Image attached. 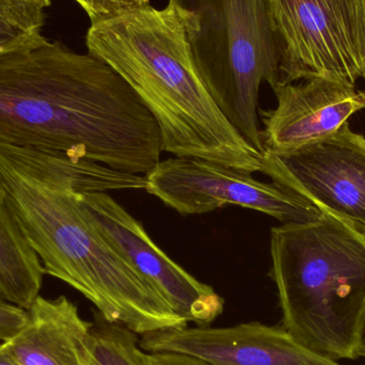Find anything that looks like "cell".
Returning <instances> with one entry per match:
<instances>
[{"label": "cell", "mask_w": 365, "mask_h": 365, "mask_svg": "<svg viewBox=\"0 0 365 365\" xmlns=\"http://www.w3.org/2000/svg\"><path fill=\"white\" fill-rule=\"evenodd\" d=\"M0 141L136 175L163 153L160 125L133 88L42 32L0 51Z\"/></svg>", "instance_id": "obj_1"}, {"label": "cell", "mask_w": 365, "mask_h": 365, "mask_svg": "<svg viewBox=\"0 0 365 365\" xmlns=\"http://www.w3.org/2000/svg\"><path fill=\"white\" fill-rule=\"evenodd\" d=\"M90 55L113 68L160 125L163 152L262 173L263 153L229 123L202 83L181 14L171 2L91 24Z\"/></svg>", "instance_id": "obj_2"}, {"label": "cell", "mask_w": 365, "mask_h": 365, "mask_svg": "<svg viewBox=\"0 0 365 365\" xmlns=\"http://www.w3.org/2000/svg\"><path fill=\"white\" fill-rule=\"evenodd\" d=\"M270 277L282 327L334 361L359 359L365 329V237L332 217L270 232Z\"/></svg>", "instance_id": "obj_3"}, {"label": "cell", "mask_w": 365, "mask_h": 365, "mask_svg": "<svg viewBox=\"0 0 365 365\" xmlns=\"http://www.w3.org/2000/svg\"><path fill=\"white\" fill-rule=\"evenodd\" d=\"M179 11L202 83L225 119L264 153L262 83H281L280 55L266 0H169Z\"/></svg>", "instance_id": "obj_4"}, {"label": "cell", "mask_w": 365, "mask_h": 365, "mask_svg": "<svg viewBox=\"0 0 365 365\" xmlns=\"http://www.w3.org/2000/svg\"><path fill=\"white\" fill-rule=\"evenodd\" d=\"M145 177L147 192L182 216L207 214L225 205L268 215L282 223L317 220L323 212L308 200L276 182L192 158L160 160Z\"/></svg>", "instance_id": "obj_5"}, {"label": "cell", "mask_w": 365, "mask_h": 365, "mask_svg": "<svg viewBox=\"0 0 365 365\" xmlns=\"http://www.w3.org/2000/svg\"><path fill=\"white\" fill-rule=\"evenodd\" d=\"M262 173L365 237V137L349 122L298 149L264 152Z\"/></svg>", "instance_id": "obj_6"}, {"label": "cell", "mask_w": 365, "mask_h": 365, "mask_svg": "<svg viewBox=\"0 0 365 365\" xmlns=\"http://www.w3.org/2000/svg\"><path fill=\"white\" fill-rule=\"evenodd\" d=\"M81 202L96 227L180 317L205 327L222 314L223 298L169 257L111 195L85 192Z\"/></svg>", "instance_id": "obj_7"}, {"label": "cell", "mask_w": 365, "mask_h": 365, "mask_svg": "<svg viewBox=\"0 0 365 365\" xmlns=\"http://www.w3.org/2000/svg\"><path fill=\"white\" fill-rule=\"evenodd\" d=\"M280 55L281 83L312 78L356 86L349 45L324 0H266Z\"/></svg>", "instance_id": "obj_8"}, {"label": "cell", "mask_w": 365, "mask_h": 365, "mask_svg": "<svg viewBox=\"0 0 365 365\" xmlns=\"http://www.w3.org/2000/svg\"><path fill=\"white\" fill-rule=\"evenodd\" d=\"M139 344L145 353L188 356L207 365H341L300 344L282 326L257 322L162 330L141 336Z\"/></svg>", "instance_id": "obj_9"}, {"label": "cell", "mask_w": 365, "mask_h": 365, "mask_svg": "<svg viewBox=\"0 0 365 365\" xmlns=\"http://www.w3.org/2000/svg\"><path fill=\"white\" fill-rule=\"evenodd\" d=\"M272 91L276 108L259 110L264 152L281 153L315 143L365 109V91L329 79L279 83Z\"/></svg>", "instance_id": "obj_10"}, {"label": "cell", "mask_w": 365, "mask_h": 365, "mask_svg": "<svg viewBox=\"0 0 365 365\" xmlns=\"http://www.w3.org/2000/svg\"><path fill=\"white\" fill-rule=\"evenodd\" d=\"M21 331L2 342L4 351L21 365H88L92 326L66 296H38L27 310Z\"/></svg>", "instance_id": "obj_11"}, {"label": "cell", "mask_w": 365, "mask_h": 365, "mask_svg": "<svg viewBox=\"0 0 365 365\" xmlns=\"http://www.w3.org/2000/svg\"><path fill=\"white\" fill-rule=\"evenodd\" d=\"M44 269L0 197V297L29 310L40 296Z\"/></svg>", "instance_id": "obj_12"}, {"label": "cell", "mask_w": 365, "mask_h": 365, "mask_svg": "<svg viewBox=\"0 0 365 365\" xmlns=\"http://www.w3.org/2000/svg\"><path fill=\"white\" fill-rule=\"evenodd\" d=\"M91 356L88 365H145L136 334L110 323L98 312L92 322Z\"/></svg>", "instance_id": "obj_13"}, {"label": "cell", "mask_w": 365, "mask_h": 365, "mask_svg": "<svg viewBox=\"0 0 365 365\" xmlns=\"http://www.w3.org/2000/svg\"><path fill=\"white\" fill-rule=\"evenodd\" d=\"M365 79V0H324Z\"/></svg>", "instance_id": "obj_14"}, {"label": "cell", "mask_w": 365, "mask_h": 365, "mask_svg": "<svg viewBox=\"0 0 365 365\" xmlns=\"http://www.w3.org/2000/svg\"><path fill=\"white\" fill-rule=\"evenodd\" d=\"M45 21L0 6V51L11 48L42 32Z\"/></svg>", "instance_id": "obj_15"}, {"label": "cell", "mask_w": 365, "mask_h": 365, "mask_svg": "<svg viewBox=\"0 0 365 365\" xmlns=\"http://www.w3.org/2000/svg\"><path fill=\"white\" fill-rule=\"evenodd\" d=\"M89 16L91 24L113 19L150 6V0H75Z\"/></svg>", "instance_id": "obj_16"}, {"label": "cell", "mask_w": 365, "mask_h": 365, "mask_svg": "<svg viewBox=\"0 0 365 365\" xmlns=\"http://www.w3.org/2000/svg\"><path fill=\"white\" fill-rule=\"evenodd\" d=\"M27 319V310L0 297V342H6L21 331Z\"/></svg>", "instance_id": "obj_17"}, {"label": "cell", "mask_w": 365, "mask_h": 365, "mask_svg": "<svg viewBox=\"0 0 365 365\" xmlns=\"http://www.w3.org/2000/svg\"><path fill=\"white\" fill-rule=\"evenodd\" d=\"M145 365H207L195 358L177 354L145 353L143 355Z\"/></svg>", "instance_id": "obj_18"}, {"label": "cell", "mask_w": 365, "mask_h": 365, "mask_svg": "<svg viewBox=\"0 0 365 365\" xmlns=\"http://www.w3.org/2000/svg\"><path fill=\"white\" fill-rule=\"evenodd\" d=\"M0 6L19 14L45 21V9L28 2L19 1V0H0Z\"/></svg>", "instance_id": "obj_19"}, {"label": "cell", "mask_w": 365, "mask_h": 365, "mask_svg": "<svg viewBox=\"0 0 365 365\" xmlns=\"http://www.w3.org/2000/svg\"><path fill=\"white\" fill-rule=\"evenodd\" d=\"M0 365H21L4 351L2 342H0Z\"/></svg>", "instance_id": "obj_20"}, {"label": "cell", "mask_w": 365, "mask_h": 365, "mask_svg": "<svg viewBox=\"0 0 365 365\" xmlns=\"http://www.w3.org/2000/svg\"><path fill=\"white\" fill-rule=\"evenodd\" d=\"M19 1L28 2V4H34L40 8L46 9L51 6V0H19Z\"/></svg>", "instance_id": "obj_21"}, {"label": "cell", "mask_w": 365, "mask_h": 365, "mask_svg": "<svg viewBox=\"0 0 365 365\" xmlns=\"http://www.w3.org/2000/svg\"><path fill=\"white\" fill-rule=\"evenodd\" d=\"M360 357L365 358V329H364V339H362L361 355H360Z\"/></svg>", "instance_id": "obj_22"}]
</instances>
